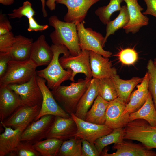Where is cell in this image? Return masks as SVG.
Returning <instances> with one entry per match:
<instances>
[{
    "instance_id": "obj_37",
    "label": "cell",
    "mask_w": 156,
    "mask_h": 156,
    "mask_svg": "<svg viewBox=\"0 0 156 156\" xmlns=\"http://www.w3.org/2000/svg\"><path fill=\"white\" fill-rule=\"evenodd\" d=\"M118 56L120 61L126 65L133 64L138 58V54L136 51L131 48L122 49L119 53Z\"/></svg>"
},
{
    "instance_id": "obj_10",
    "label": "cell",
    "mask_w": 156,
    "mask_h": 156,
    "mask_svg": "<svg viewBox=\"0 0 156 156\" xmlns=\"http://www.w3.org/2000/svg\"><path fill=\"white\" fill-rule=\"evenodd\" d=\"M55 116L46 115L34 121L22 132L20 141H27L34 144L46 139Z\"/></svg>"
},
{
    "instance_id": "obj_21",
    "label": "cell",
    "mask_w": 156,
    "mask_h": 156,
    "mask_svg": "<svg viewBox=\"0 0 156 156\" xmlns=\"http://www.w3.org/2000/svg\"><path fill=\"white\" fill-rule=\"evenodd\" d=\"M148 75L145 74L141 83L137 85V89L131 93L123 114H129L139 109L144 104L149 92L148 89Z\"/></svg>"
},
{
    "instance_id": "obj_41",
    "label": "cell",
    "mask_w": 156,
    "mask_h": 156,
    "mask_svg": "<svg viewBox=\"0 0 156 156\" xmlns=\"http://www.w3.org/2000/svg\"><path fill=\"white\" fill-rule=\"evenodd\" d=\"M28 19L29 26L27 28V30L29 32L42 31L46 29L49 27L48 25H41L38 24L33 17Z\"/></svg>"
},
{
    "instance_id": "obj_46",
    "label": "cell",
    "mask_w": 156,
    "mask_h": 156,
    "mask_svg": "<svg viewBox=\"0 0 156 156\" xmlns=\"http://www.w3.org/2000/svg\"><path fill=\"white\" fill-rule=\"evenodd\" d=\"M14 0H0V3L5 5H9L13 4Z\"/></svg>"
},
{
    "instance_id": "obj_13",
    "label": "cell",
    "mask_w": 156,
    "mask_h": 156,
    "mask_svg": "<svg viewBox=\"0 0 156 156\" xmlns=\"http://www.w3.org/2000/svg\"><path fill=\"white\" fill-rule=\"evenodd\" d=\"M100 0H55L57 4L65 5L68 12L64 17L65 22L76 23L84 21L90 8Z\"/></svg>"
},
{
    "instance_id": "obj_15",
    "label": "cell",
    "mask_w": 156,
    "mask_h": 156,
    "mask_svg": "<svg viewBox=\"0 0 156 156\" xmlns=\"http://www.w3.org/2000/svg\"><path fill=\"white\" fill-rule=\"evenodd\" d=\"M124 1L126 4L129 19L123 29L127 34H135L142 27L148 25L149 19L142 12L143 8L139 4L138 0H124Z\"/></svg>"
},
{
    "instance_id": "obj_22",
    "label": "cell",
    "mask_w": 156,
    "mask_h": 156,
    "mask_svg": "<svg viewBox=\"0 0 156 156\" xmlns=\"http://www.w3.org/2000/svg\"><path fill=\"white\" fill-rule=\"evenodd\" d=\"M99 80L92 79L88 88L78 102L74 114L78 118L85 120L89 109L98 95Z\"/></svg>"
},
{
    "instance_id": "obj_35",
    "label": "cell",
    "mask_w": 156,
    "mask_h": 156,
    "mask_svg": "<svg viewBox=\"0 0 156 156\" xmlns=\"http://www.w3.org/2000/svg\"><path fill=\"white\" fill-rule=\"evenodd\" d=\"M147 69L149 78L148 89L156 109V65L151 59L148 62Z\"/></svg>"
},
{
    "instance_id": "obj_18",
    "label": "cell",
    "mask_w": 156,
    "mask_h": 156,
    "mask_svg": "<svg viewBox=\"0 0 156 156\" xmlns=\"http://www.w3.org/2000/svg\"><path fill=\"white\" fill-rule=\"evenodd\" d=\"M90 62L93 78L100 79L111 77L117 74V70L112 66L108 58L89 51Z\"/></svg>"
},
{
    "instance_id": "obj_40",
    "label": "cell",
    "mask_w": 156,
    "mask_h": 156,
    "mask_svg": "<svg viewBox=\"0 0 156 156\" xmlns=\"http://www.w3.org/2000/svg\"><path fill=\"white\" fill-rule=\"evenodd\" d=\"M12 60L10 52L0 53V77L5 72L8 62Z\"/></svg>"
},
{
    "instance_id": "obj_31",
    "label": "cell",
    "mask_w": 156,
    "mask_h": 156,
    "mask_svg": "<svg viewBox=\"0 0 156 156\" xmlns=\"http://www.w3.org/2000/svg\"><path fill=\"white\" fill-rule=\"evenodd\" d=\"M123 128L114 129L109 134L96 140L94 142V144L101 154L103 149L107 146L123 141Z\"/></svg>"
},
{
    "instance_id": "obj_2",
    "label": "cell",
    "mask_w": 156,
    "mask_h": 156,
    "mask_svg": "<svg viewBox=\"0 0 156 156\" xmlns=\"http://www.w3.org/2000/svg\"><path fill=\"white\" fill-rule=\"evenodd\" d=\"M48 21L49 25L55 29L50 35L53 44L65 46L70 55L80 54L81 50L79 44L76 24L61 21L54 15L51 16Z\"/></svg>"
},
{
    "instance_id": "obj_34",
    "label": "cell",
    "mask_w": 156,
    "mask_h": 156,
    "mask_svg": "<svg viewBox=\"0 0 156 156\" xmlns=\"http://www.w3.org/2000/svg\"><path fill=\"white\" fill-rule=\"evenodd\" d=\"M8 156H39L40 155L35 148L33 144L27 141H20L14 150Z\"/></svg>"
},
{
    "instance_id": "obj_32",
    "label": "cell",
    "mask_w": 156,
    "mask_h": 156,
    "mask_svg": "<svg viewBox=\"0 0 156 156\" xmlns=\"http://www.w3.org/2000/svg\"><path fill=\"white\" fill-rule=\"evenodd\" d=\"M124 0H109L106 6L100 7L95 10V13L98 16L101 21L107 25L110 20L112 14L115 12L120 11L121 8V3Z\"/></svg>"
},
{
    "instance_id": "obj_23",
    "label": "cell",
    "mask_w": 156,
    "mask_h": 156,
    "mask_svg": "<svg viewBox=\"0 0 156 156\" xmlns=\"http://www.w3.org/2000/svg\"><path fill=\"white\" fill-rule=\"evenodd\" d=\"M3 133L0 135V156H8L20 141L21 136L24 129L3 126Z\"/></svg>"
},
{
    "instance_id": "obj_47",
    "label": "cell",
    "mask_w": 156,
    "mask_h": 156,
    "mask_svg": "<svg viewBox=\"0 0 156 156\" xmlns=\"http://www.w3.org/2000/svg\"><path fill=\"white\" fill-rule=\"evenodd\" d=\"M153 61L154 64L156 65V58L154 59Z\"/></svg>"
},
{
    "instance_id": "obj_33",
    "label": "cell",
    "mask_w": 156,
    "mask_h": 156,
    "mask_svg": "<svg viewBox=\"0 0 156 156\" xmlns=\"http://www.w3.org/2000/svg\"><path fill=\"white\" fill-rule=\"evenodd\" d=\"M99 79L98 95L108 102L118 97L116 88L111 77Z\"/></svg>"
},
{
    "instance_id": "obj_5",
    "label": "cell",
    "mask_w": 156,
    "mask_h": 156,
    "mask_svg": "<svg viewBox=\"0 0 156 156\" xmlns=\"http://www.w3.org/2000/svg\"><path fill=\"white\" fill-rule=\"evenodd\" d=\"M123 137L140 142L148 149L156 148V127L151 126L144 120L129 121L124 128Z\"/></svg>"
},
{
    "instance_id": "obj_6",
    "label": "cell",
    "mask_w": 156,
    "mask_h": 156,
    "mask_svg": "<svg viewBox=\"0 0 156 156\" xmlns=\"http://www.w3.org/2000/svg\"><path fill=\"white\" fill-rule=\"evenodd\" d=\"M84 23L83 21L76 23L81 49L91 51L105 57H110L112 53L103 49L105 43L104 37L90 28H85Z\"/></svg>"
},
{
    "instance_id": "obj_4",
    "label": "cell",
    "mask_w": 156,
    "mask_h": 156,
    "mask_svg": "<svg viewBox=\"0 0 156 156\" xmlns=\"http://www.w3.org/2000/svg\"><path fill=\"white\" fill-rule=\"evenodd\" d=\"M37 67L30 59L22 61L10 60L5 72L0 77V87L27 82L36 74Z\"/></svg>"
},
{
    "instance_id": "obj_29",
    "label": "cell",
    "mask_w": 156,
    "mask_h": 156,
    "mask_svg": "<svg viewBox=\"0 0 156 156\" xmlns=\"http://www.w3.org/2000/svg\"><path fill=\"white\" fill-rule=\"evenodd\" d=\"M129 19L127 5L122 6L118 16L114 20H110L106 25V34L104 37L105 43L110 35H114L118 29L123 28L128 23Z\"/></svg>"
},
{
    "instance_id": "obj_24",
    "label": "cell",
    "mask_w": 156,
    "mask_h": 156,
    "mask_svg": "<svg viewBox=\"0 0 156 156\" xmlns=\"http://www.w3.org/2000/svg\"><path fill=\"white\" fill-rule=\"evenodd\" d=\"M14 42L9 52L12 60L24 61L30 59L33 40L19 35L15 36Z\"/></svg>"
},
{
    "instance_id": "obj_14",
    "label": "cell",
    "mask_w": 156,
    "mask_h": 156,
    "mask_svg": "<svg viewBox=\"0 0 156 156\" xmlns=\"http://www.w3.org/2000/svg\"><path fill=\"white\" fill-rule=\"evenodd\" d=\"M127 104L118 97L110 101L106 110L105 125L113 129L124 127L129 122V114H123Z\"/></svg>"
},
{
    "instance_id": "obj_9",
    "label": "cell",
    "mask_w": 156,
    "mask_h": 156,
    "mask_svg": "<svg viewBox=\"0 0 156 156\" xmlns=\"http://www.w3.org/2000/svg\"><path fill=\"white\" fill-rule=\"evenodd\" d=\"M41 105L29 106L22 105L1 124L3 126L25 129L34 121L38 115Z\"/></svg>"
},
{
    "instance_id": "obj_28",
    "label": "cell",
    "mask_w": 156,
    "mask_h": 156,
    "mask_svg": "<svg viewBox=\"0 0 156 156\" xmlns=\"http://www.w3.org/2000/svg\"><path fill=\"white\" fill-rule=\"evenodd\" d=\"M64 141L55 138H46L33 144L40 156H57L59 149Z\"/></svg>"
},
{
    "instance_id": "obj_12",
    "label": "cell",
    "mask_w": 156,
    "mask_h": 156,
    "mask_svg": "<svg viewBox=\"0 0 156 156\" xmlns=\"http://www.w3.org/2000/svg\"><path fill=\"white\" fill-rule=\"evenodd\" d=\"M60 62L64 69H70L72 74L70 80L74 82V78L77 73L84 74L86 77L92 79L89 51L81 50V53L75 56L63 55L59 59Z\"/></svg>"
},
{
    "instance_id": "obj_17",
    "label": "cell",
    "mask_w": 156,
    "mask_h": 156,
    "mask_svg": "<svg viewBox=\"0 0 156 156\" xmlns=\"http://www.w3.org/2000/svg\"><path fill=\"white\" fill-rule=\"evenodd\" d=\"M112 148L116 149L112 153L105 149L101 153L103 156H156V152L147 148L143 144L128 142L124 140L114 144Z\"/></svg>"
},
{
    "instance_id": "obj_42",
    "label": "cell",
    "mask_w": 156,
    "mask_h": 156,
    "mask_svg": "<svg viewBox=\"0 0 156 156\" xmlns=\"http://www.w3.org/2000/svg\"><path fill=\"white\" fill-rule=\"evenodd\" d=\"M12 26L10 21L6 18L4 15H0V35L8 33L12 29Z\"/></svg>"
},
{
    "instance_id": "obj_38",
    "label": "cell",
    "mask_w": 156,
    "mask_h": 156,
    "mask_svg": "<svg viewBox=\"0 0 156 156\" xmlns=\"http://www.w3.org/2000/svg\"><path fill=\"white\" fill-rule=\"evenodd\" d=\"M15 39V36L11 31L0 35V53L9 52Z\"/></svg>"
},
{
    "instance_id": "obj_20",
    "label": "cell",
    "mask_w": 156,
    "mask_h": 156,
    "mask_svg": "<svg viewBox=\"0 0 156 156\" xmlns=\"http://www.w3.org/2000/svg\"><path fill=\"white\" fill-rule=\"evenodd\" d=\"M53 57V53L45 40V36L40 35L33 43L30 59L37 66L48 65Z\"/></svg>"
},
{
    "instance_id": "obj_25",
    "label": "cell",
    "mask_w": 156,
    "mask_h": 156,
    "mask_svg": "<svg viewBox=\"0 0 156 156\" xmlns=\"http://www.w3.org/2000/svg\"><path fill=\"white\" fill-rule=\"evenodd\" d=\"M109 102L98 95L87 113L85 120L98 125H105L106 110Z\"/></svg>"
},
{
    "instance_id": "obj_43",
    "label": "cell",
    "mask_w": 156,
    "mask_h": 156,
    "mask_svg": "<svg viewBox=\"0 0 156 156\" xmlns=\"http://www.w3.org/2000/svg\"><path fill=\"white\" fill-rule=\"evenodd\" d=\"M147 8L143 14L144 15H150L156 18V0H144Z\"/></svg>"
},
{
    "instance_id": "obj_19",
    "label": "cell",
    "mask_w": 156,
    "mask_h": 156,
    "mask_svg": "<svg viewBox=\"0 0 156 156\" xmlns=\"http://www.w3.org/2000/svg\"><path fill=\"white\" fill-rule=\"evenodd\" d=\"M23 105L19 96L7 86L0 87V120L3 121Z\"/></svg>"
},
{
    "instance_id": "obj_3",
    "label": "cell",
    "mask_w": 156,
    "mask_h": 156,
    "mask_svg": "<svg viewBox=\"0 0 156 156\" xmlns=\"http://www.w3.org/2000/svg\"><path fill=\"white\" fill-rule=\"evenodd\" d=\"M92 79H79L77 82H72L69 86L61 85L51 91L56 101L61 105L66 112L70 115L74 114L78 102Z\"/></svg>"
},
{
    "instance_id": "obj_30",
    "label": "cell",
    "mask_w": 156,
    "mask_h": 156,
    "mask_svg": "<svg viewBox=\"0 0 156 156\" xmlns=\"http://www.w3.org/2000/svg\"><path fill=\"white\" fill-rule=\"evenodd\" d=\"M82 140L75 137L64 141L57 156H81Z\"/></svg>"
},
{
    "instance_id": "obj_36",
    "label": "cell",
    "mask_w": 156,
    "mask_h": 156,
    "mask_svg": "<svg viewBox=\"0 0 156 156\" xmlns=\"http://www.w3.org/2000/svg\"><path fill=\"white\" fill-rule=\"evenodd\" d=\"M35 14V12L32 8L31 3L26 1L23 3L22 6L13 10L12 12L8 14V15L10 19L20 18L24 16L28 19L33 17Z\"/></svg>"
},
{
    "instance_id": "obj_1",
    "label": "cell",
    "mask_w": 156,
    "mask_h": 156,
    "mask_svg": "<svg viewBox=\"0 0 156 156\" xmlns=\"http://www.w3.org/2000/svg\"><path fill=\"white\" fill-rule=\"evenodd\" d=\"M51 47L53 53L52 60L46 68L36 71V74L44 79L49 88L53 90L57 88L64 81L70 80L72 71L70 69H64L59 61L61 54L66 56L70 55L67 48L63 45L53 44Z\"/></svg>"
},
{
    "instance_id": "obj_11",
    "label": "cell",
    "mask_w": 156,
    "mask_h": 156,
    "mask_svg": "<svg viewBox=\"0 0 156 156\" xmlns=\"http://www.w3.org/2000/svg\"><path fill=\"white\" fill-rule=\"evenodd\" d=\"M76 122L77 131L75 137L86 140L94 144L99 138L111 133L113 129L105 125H98L79 118L74 113L70 114Z\"/></svg>"
},
{
    "instance_id": "obj_8",
    "label": "cell",
    "mask_w": 156,
    "mask_h": 156,
    "mask_svg": "<svg viewBox=\"0 0 156 156\" xmlns=\"http://www.w3.org/2000/svg\"><path fill=\"white\" fill-rule=\"evenodd\" d=\"M36 80L42 92V101L41 109L34 121L42 116L49 115L66 118L70 117V115L57 103L51 91L46 84V81L37 75Z\"/></svg>"
},
{
    "instance_id": "obj_27",
    "label": "cell",
    "mask_w": 156,
    "mask_h": 156,
    "mask_svg": "<svg viewBox=\"0 0 156 156\" xmlns=\"http://www.w3.org/2000/svg\"><path fill=\"white\" fill-rule=\"evenodd\" d=\"M137 119L144 120L151 126L156 127V109L150 92L143 105L138 110L129 115V121Z\"/></svg>"
},
{
    "instance_id": "obj_26",
    "label": "cell",
    "mask_w": 156,
    "mask_h": 156,
    "mask_svg": "<svg viewBox=\"0 0 156 156\" xmlns=\"http://www.w3.org/2000/svg\"><path fill=\"white\" fill-rule=\"evenodd\" d=\"M115 86L118 97L122 99L127 104L129 101L131 92L138 83H141L143 78L138 77L132 78L128 80L120 79L116 74L111 77Z\"/></svg>"
},
{
    "instance_id": "obj_44",
    "label": "cell",
    "mask_w": 156,
    "mask_h": 156,
    "mask_svg": "<svg viewBox=\"0 0 156 156\" xmlns=\"http://www.w3.org/2000/svg\"><path fill=\"white\" fill-rule=\"evenodd\" d=\"M55 0H47L46 2V5L51 11L55 10L56 8Z\"/></svg>"
},
{
    "instance_id": "obj_7",
    "label": "cell",
    "mask_w": 156,
    "mask_h": 156,
    "mask_svg": "<svg viewBox=\"0 0 156 156\" xmlns=\"http://www.w3.org/2000/svg\"><path fill=\"white\" fill-rule=\"evenodd\" d=\"M36 76V74L25 83L7 86L19 96L23 105L33 106L42 105V94L37 83Z\"/></svg>"
},
{
    "instance_id": "obj_39",
    "label": "cell",
    "mask_w": 156,
    "mask_h": 156,
    "mask_svg": "<svg viewBox=\"0 0 156 156\" xmlns=\"http://www.w3.org/2000/svg\"><path fill=\"white\" fill-rule=\"evenodd\" d=\"M81 150V156H99L100 155V153L94 144H92L85 140H82Z\"/></svg>"
},
{
    "instance_id": "obj_45",
    "label": "cell",
    "mask_w": 156,
    "mask_h": 156,
    "mask_svg": "<svg viewBox=\"0 0 156 156\" xmlns=\"http://www.w3.org/2000/svg\"><path fill=\"white\" fill-rule=\"evenodd\" d=\"M42 5V12L43 16L44 17H46L48 15L45 9V0H40Z\"/></svg>"
},
{
    "instance_id": "obj_16",
    "label": "cell",
    "mask_w": 156,
    "mask_h": 156,
    "mask_svg": "<svg viewBox=\"0 0 156 156\" xmlns=\"http://www.w3.org/2000/svg\"><path fill=\"white\" fill-rule=\"evenodd\" d=\"M77 131L76 124L71 117L55 116L46 138H55L64 141L75 137Z\"/></svg>"
}]
</instances>
